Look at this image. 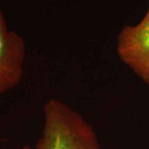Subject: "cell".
Returning <instances> with one entry per match:
<instances>
[{"label": "cell", "mask_w": 149, "mask_h": 149, "mask_svg": "<svg viewBox=\"0 0 149 149\" xmlns=\"http://www.w3.org/2000/svg\"><path fill=\"white\" fill-rule=\"evenodd\" d=\"M32 149H102L94 128L79 112L52 99L44 105L42 135Z\"/></svg>", "instance_id": "obj_1"}, {"label": "cell", "mask_w": 149, "mask_h": 149, "mask_svg": "<svg viewBox=\"0 0 149 149\" xmlns=\"http://www.w3.org/2000/svg\"><path fill=\"white\" fill-rule=\"evenodd\" d=\"M118 56L146 84L149 85V1L143 19L125 26L117 37Z\"/></svg>", "instance_id": "obj_2"}, {"label": "cell", "mask_w": 149, "mask_h": 149, "mask_svg": "<svg viewBox=\"0 0 149 149\" xmlns=\"http://www.w3.org/2000/svg\"><path fill=\"white\" fill-rule=\"evenodd\" d=\"M25 59V42L19 34L8 29L0 5V95L21 82Z\"/></svg>", "instance_id": "obj_3"}, {"label": "cell", "mask_w": 149, "mask_h": 149, "mask_svg": "<svg viewBox=\"0 0 149 149\" xmlns=\"http://www.w3.org/2000/svg\"><path fill=\"white\" fill-rule=\"evenodd\" d=\"M21 149H32V148H31V147H29V146H27H27H23Z\"/></svg>", "instance_id": "obj_4"}]
</instances>
